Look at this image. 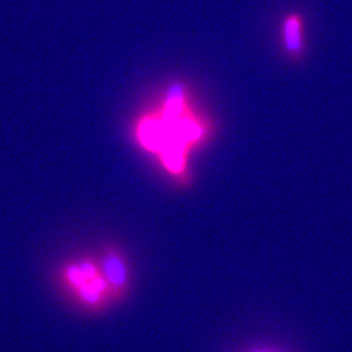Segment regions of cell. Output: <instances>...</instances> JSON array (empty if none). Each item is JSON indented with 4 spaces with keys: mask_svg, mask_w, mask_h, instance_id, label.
I'll use <instances>...</instances> for the list:
<instances>
[{
    "mask_svg": "<svg viewBox=\"0 0 352 352\" xmlns=\"http://www.w3.org/2000/svg\"><path fill=\"white\" fill-rule=\"evenodd\" d=\"M100 269L103 276L107 282L110 295H120L128 288L129 282V272L128 263L116 247L104 248Z\"/></svg>",
    "mask_w": 352,
    "mask_h": 352,
    "instance_id": "277c9868",
    "label": "cell"
},
{
    "mask_svg": "<svg viewBox=\"0 0 352 352\" xmlns=\"http://www.w3.org/2000/svg\"><path fill=\"white\" fill-rule=\"evenodd\" d=\"M207 131L188 107L185 87L176 82L168 88L159 112L140 119L137 140L142 148L157 154L169 173L182 178L190 150L206 137Z\"/></svg>",
    "mask_w": 352,
    "mask_h": 352,
    "instance_id": "6da1fadb",
    "label": "cell"
},
{
    "mask_svg": "<svg viewBox=\"0 0 352 352\" xmlns=\"http://www.w3.org/2000/svg\"><path fill=\"white\" fill-rule=\"evenodd\" d=\"M258 352H266V351H258Z\"/></svg>",
    "mask_w": 352,
    "mask_h": 352,
    "instance_id": "5b68a950",
    "label": "cell"
},
{
    "mask_svg": "<svg viewBox=\"0 0 352 352\" xmlns=\"http://www.w3.org/2000/svg\"><path fill=\"white\" fill-rule=\"evenodd\" d=\"M62 279L76 298L88 307L104 304L110 295L102 269L90 260L69 263L62 270Z\"/></svg>",
    "mask_w": 352,
    "mask_h": 352,
    "instance_id": "7a4b0ae2",
    "label": "cell"
},
{
    "mask_svg": "<svg viewBox=\"0 0 352 352\" xmlns=\"http://www.w3.org/2000/svg\"><path fill=\"white\" fill-rule=\"evenodd\" d=\"M280 44L292 60H302L307 50L305 19L298 12L285 15L280 24Z\"/></svg>",
    "mask_w": 352,
    "mask_h": 352,
    "instance_id": "3957f363",
    "label": "cell"
}]
</instances>
